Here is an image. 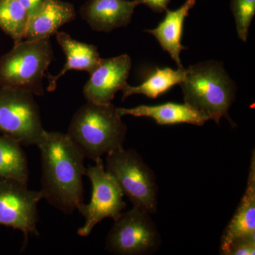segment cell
Wrapping results in <instances>:
<instances>
[{"mask_svg": "<svg viewBox=\"0 0 255 255\" xmlns=\"http://www.w3.org/2000/svg\"><path fill=\"white\" fill-rule=\"evenodd\" d=\"M37 147L41 152L43 199L65 214L84 203L85 156L67 133L45 130Z\"/></svg>", "mask_w": 255, "mask_h": 255, "instance_id": "obj_1", "label": "cell"}, {"mask_svg": "<svg viewBox=\"0 0 255 255\" xmlns=\"http://www.w3.org/2000/svg\"><path fill=\"white\" fill-rule=\"evenodd\" d=\"M127 131L115 106L87 102L74 114L67 135L85 158L95 162L124 147Z\"/></svg>", "mask_w": 255, "mask_h": 255, "instance_id": "obj_2", "label": "cell"}, {"mask_svg": "<svg viewBox=\"0 0 255 255\" xmlns=\"http://www.w3.org/2000/svg\"><path fill=\"white\" fill-rule=\"evenodd\" d=\"M179 85L184 103L206 114L216 124L225 117L233 127H236L229 116L230 107L236 98V84L222 63L209 60L190 65Z\"/></svg>", "mask_w": 255, "mask_h": 255, "instance_id": "obj_3", "label": "cell"}, {"mask_svg": "<svg viewBox=\"0 0 255 255\" xmlns=\"http://www.w3.org/2000/svg\"><path fill=\"white\" fill-rule=\"evenodd\" d=\"M50 38L23 41L0 58V87L44 95L43 79L52 60Z\"/></svg>", "mask_w": 255, "mask_h": 255, "instance_id": "obj_4", "label": "cell"}, {"mask_svg": "<svg viewBox=\"0 0 255 255\" xmlns=\"http://www.w3.org/2000/svg\"><path fill=\"white\" fill-rule=\"evenodd\" d=\"M105 169L133 207L150 214L157 212V177L136 151L122 147L107 154Z\"/></svg>", "mask_w": 255, "mask_h": 255, "instance_id": "obj_5", "label": "cell"}, {"mask_svg": "<svg viewBox=\"0 0 255 255\" xmlns=\"http://www.w3.org/2000/svg\"><path fill=\"white\" fill-rule=\"evenodd\" d=\"M45 130L33 94L0 87V133L22 145L37 146Z\"/></svg>", "mask_w": 255, "mask_h": 255, "instance_id": "obj_6", "label": "cell"}, {"mask_svg": "<svg viewBox=\"0 0 255 255\" xmlns=\"http://www.w3.org/2000/svg\"><path fill=\"white\" fill-rule=\"evenodd\" d=\"M147 211L133 207L114 221L106 239V249L118 255H147L158 250L162 240Z\"/></svg>", "mask_w": 255, "mask_h": 255, "instance_id": "obj_7", "label": "cell"}, {"mask_svg": "<svg viewBox=\"0 0 255 255\" xmlns=\"http://www.w3.org/2000/svg\"><path fill=\"white\" fill-rule=\"evenodd\" d=\"M95 162V166H89L85 172L92 183L91 200L88 204L83 203L78 209L85 219V224L78 231L81 237L90 236L102 220L110 218L115 221L127 208L123 193L114 178L106 171L102 158Z\"/></svg>", "mask_w": 255, "mask_h": 255, "instance_id": "obj_8", "label": "cell"}, {"mask_svg": "<svg viewBox=\"0 0 255 255\" xmlns=\"http://www.w3.org/2000/svg\"><path fill=\"white\" fill-rule=\"evenodd\" d=\"M41 191L28 189V184L0 178V226L21 231L27 241L30 235L38 236V204Z\"/></svg>", "mask_w": 255, "mask_h": 255, "instance_id": "obj_9", "label": "cell"}, {"mask_svg": "<svg viewBox=\"0 0 255 255\" xmlns=\"http://www.w3.org/2000/svg\"><path fill=\"white\" fill-rule=\"evenodd\" d=\"M131 67V59L127 54L107 59L101 58L84 86L85 100L98 105L112 103L116 94L127 85Z\"/></svg>", "mask_w": 255, "mask_h": 255, "instance_id": "obj_10", "label": "cell"}, {"mask_svg": "<svg viewBox=\"0 0 255 255\" xmlns=\"http://www.w3.org/2000/svg\"><path fill=\"white\" fill-rule=\"evenodd\" d=\"M139 4L137 0H88L80 14L94 31L111 32L128 26Z\"/></svg>", "mask_w": 255, "mask_h": 255, "instance_id": "obj_11", "label": "cell"}, {"mask_svg": "<svg viewBox=\"0 0 255 255\" xmlns=\"http://www.w3.org/2000/svg\"><path fill=\"white\" fill-rule=\"evenodd\" d=\"M255 237V152H252L248 184L232 219L225 228L220 243V254L224 255L230 245L240 238Z\"/></svg>", "mask_w": 255, "mask_h": 255, "instance_id": "obj_12", "label": "cell"}, {"mask_svg": "<svg viewBox=\"0 0 255 255\" xmlns=\"http://www.w3.org/2000/svg\"><path fill=\"white\" fill-rule=\"evenodd\" d=\"M76 18L73 4L62 0H44L40 7L28 16L25 39L27 41L50 38L65 23Z\"/></svg>", "mask_w": 255, "mask_h": 255, "instance_id": "obj_13", "label": "cell"}, {"mask_svg": "<svg viewBox=\"0 0 255 255\" xmlns=\"http://www.w3.org/2000/svg\"><path fill=\"white\" fill-rule=\"evenodd\" d=\"M120 117L131 115L135 117H150L159 125L189 124L201 127L210 120L206 114L188 104L168 103L155 106L140 105L131 109L117 108Z\"/></svg>", "mask_w": 255, "mask_h": 255, "instance_id": "obj_14", "label": "cell"}, {"mask_svg": "<svg viewBox=\"0 0 255 255\" xmlns=\"http://www.w3.org/2000/svg\"><path fill=\"white\" fill-rule=\"evenodd\" d=\"M56 39L63 49L66 63L59 73L56 75H48V86L47 90L53 92L56 88L57 82L70 70L86 71L91 74L97 68L101 60L97 46L82 43L74 39L65 32H58Z\"/></svg>", "mask_w": 255, "mask_h": 255, "instance_id": "obj_15", "label": "cell"}, {"mask_svg": "<svg viewBox=\"0 0 255 255\" xmlns=\"http://www.w3.org/2000/svg\"><path fill=\"white\" fill-rule=\"evenodd\" d=\"M196 2V0H187L177 10H166L164 20L159 23L158 26L145 31L155 36L162 49L167 51L177 63L178 68H184L179 55L182 50L187 49L181 44L184 20L189 16V11L195 6Z\"/></svg>", "mask_w": 255, "mask_h": 255, "instance_id": "obj_16", "label": "cell"}, {"mask_svg": "<svg viewBox=\"0 0 255 255\" xmlns=\"http://www.w3.org/2000/svg\"><path fill=\"white\" fill-rule=\"evenodd\" d=\"M0 178L28 184L29 179L27 157L21 142L0 135Z\"/></svg>", "mask_w": 255, "mask_h": 255, "instance_id": "obj_17", "label": "cell"}, {"mask_svg": "<svg viewBox=\"0 0 255 255\" xmlns=\"http://www.w3.org/2000/svg\"><path fill=\"white\" fill-rule=\"evenodd\" d=\"M186 69L158 68L151 74L145 82L139 86L132 87L127 84L122 89V101L133 95H144L148 98L156 99L165 93L174 85L180 84L185 78Z\"/></svg>", "mask_w": 255, "mask_h": 255, "instance_id": "obj_18", "label": "cell"}, {"mask_svg": "<svg viewBox=\"0 0 255 255\" xmlns=\"http://www.w3.org/2000/svg\"><path fill=\"white\" fill-rule=\"evenodd\" d=\"M28 14L19 0H0V28L15 43L26 36Z\"/></svg>", "mask_w": 255, "mask_h": 255, "instance_id": "obj_19", "label": "cell"}, {"mask_svg": "<svg viewBox=\"0 0 255 255\" xmlns=\"http://www.w3.org/2000/svg\"><path fill=\"white\" fill-rule=\"evenodd\" d=\"M238 36L242 41L248 40V31L255 14V0H231Z\"/></svg>", "mask_w": 255, "mask_h": 255, "instance_id": "obj_20", "label": "cell"}, {"mask_svg": "<svg viewBox=\"0 0 255 255\" xmlns=\"http://www.w3.org/2000/svg\"><path fill=\"white\" fill-rule=\"evenodd\" d=\"M255 237L240 238L233 241L224 255H254Z\"/></svg>", "mask_w": 255, "mask_h": 255, "instance_id": "obj_21", "label": "cell"}, {"mask_svg": "<svg viewBox=\"0 0 255 255\" xmlns=\"http://www.w3.org/2000/svg\"><path fill=\"white\" fill-rule=\"evenodd\" d=\"M140 4H145L156 13H163L167 9L171 0H137Z\"/></svg>", "mask_w": 255, "mask_h": 255, "instance_id": "obj_22", "label": "cell"}, {"mask_svg": "<svg viewBox=\"0 0 255 255\" xmlns=\"http://www.w3.org/2000/svg\"><path fill=\"white\" fill-rule=\"evenodd\" d=\"M44 0H19L23 7L27 11L28 16L33 14L40 7Z\"/></svg>", "mask_w": 255, "mask_h": 255, "instance_id": "obj_23", "label": "cell"}]
</instances>
